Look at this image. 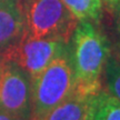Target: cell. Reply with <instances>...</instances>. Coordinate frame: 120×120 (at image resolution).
Masks as SVG:
<instances>
[{"label": "cell", "instance_id": "cell-1", "mask_svg": "<svg viewBox=\"0 0 120 120\" xmlns=\"http://www.w3.org/2000/svg\"><path fill=\"white\" fill-rule=\"evenodd\" d=\"M68 56L75 77V90L94 97L101 90V76L110 56L107 37L94 22L78 21L68 42Z\"/></svg>", "mask_w": 120, "mask_h": 120}, {"label": "cell", "instance_id": "cell-2", "mask_svg": "<svg viewBox=\"0 0 120 120\" xmlns=\"http://www.w3.org/2000/svg\"><path fill=\"white\" fill-rule=\"evenodd\" d=\"M73 91L75 77L67 50L31 77V120H45Z\"/></svg>", "mask_w": 120, "mask_h": 120}, {"label": "cell", "instance_id": "cell-3", "mask_svg": "<svg viewBox=\"0 0 120 120\" xmlns=\"http://www.w3.org/2000/svg\"><path fill=\"white\" fill-rule=\"evenodd\" d=\"M20 4L25 32L34 38L69 42L78 20L62 0H20Z\"/></svg>", "mask_w": 120, "mask_h": 120}, {"label": "cell", "instance_id": "cell-4", "mask_svg": "<svg viewBox=\"0 0 120 120\" xmlns=\"http://www.w3.org/2000/svg\"><path fill=\"white\" fill-rule=\"evenodd\" d=\"M67 50L68 43L60 39L34 38L23 31L17 42L0 55V59L11 61L34 77Z\"/></svg>", "mask_w": 120, "mask_h": 120}, {"label": "cell", "instance_id": "cell-5", "mask_svg": "<svg viewBox=\"0 0 120 120\" xmlns=\"http://www.w3.org/2000/svg\"><path fill=\"white\" fill-rule=\"evenodd\" d=\"M0 109L18 120H31V77L4 59H0Z\"/></svg>", "mask_w": 120, "mask_h": 120}, {"label": "cell", "instance_id": "cell-6", "mask_svg": "<svg viewBox=\"0 0 120 120\" xmlns=\"http://www.w3.org/2000/svg\"><path fill=\"white\" fill-rule=\"evenodd\" d=\"M25 31L20 0L0 2V55L20 39Z\"/></svg>", "mask_w": 120, "mask_h": 120}, {"label": "cell", "instance_id": "cell-7", "mask_svg": "<svg viewBox=\"0 0 120 120\" xmlns=\"http://www.w3.org/2000/svg\"><path fill=\"white\" fill-rule=\"evenodd\" d=\"M94 97L75 90L66 100L51 110L45 120H79L88 111Z\"/></svg>", "mask_w": 120, "mask_h": 120}, {"label": "cell", "instance_id": "cell-8", "mask_svg": "<svg viewBox=\"0 0 120 120\" xmlns=\"http://www.w3.org/2000/svg\"><path fill=\"white\" fill-rule=\"evenodd\" d=\"M91 120H120V100L100 90L91 102Z\"/></svg>", "mask_w": 120, "mask_h": 120}, {"label": "cell", "instance_id": "cell-9", "mask_svg": "<svg viewBox=\"0 0 120 120\" xmlns=\"http://www.w3.org/2000/svg\"><path fill=\"white\" fill-rule=\"evenodd\" d=\"M78 21L98 22L102 17L101 0H62Z\"/></svg>", "mask_w": 120, "mask_h": 120}, {"label": "cell", "instance_id": "cell-10", "mask_svg": "<svg viewBox=\"0 0 120 120\" xmlns=\"http://www.w3.org/2000/svg\"><path fill=\"white\" fill-rule=\"evenodd\" d=\"M105 73L107 91L120 100V50L113 55L110 53L105 67Z\"/></svg>", "mask_w": 120, "mask_h": 120}, {"label": "cell", "instance_id": "cell-11", "mask_svg": "<svg viewBox=\"0 0 120 120\" xmlns=\"http://www.w3.org/2000/svg\"><path fill=\"white\" fill-rule=\"evenodd\" d=\"M101 1H102V4H106V7L110 11H116L120 4V0H101Z\"/></svg>", "mask_w": 120, "mask_h": 120}, {"label": "cell", "instance_id": "cell-12", "mask_svg": "<svg viewBox=\"0 0 120 120\" xmlns=\"http://www.w3.org/2000/svg\"><path fill=\"white\" fill-rule=\"evenodd\" d=\"M117 19H116V31H117V38H118V48L120 50V4L117 8Z\"/></svg>", "mask_w": 120, "mask_h": 120}, {"label": "cell", "instance_id": "cell-13", "mask_svg": "<svg viewBox=\"0 0 120 120\" xmlns=\"http://www.w3.org/2000/svg\"><path fill=\"white\" fill-rule=\"evenodd\" d=\"M0 120H18V119H16L12 116H10L9 113L4 111L2 109H0Z\"/></svg>", "mask_w": 120, "mask_h": 120}, {"label": "cell", "instance_id": "cell-14", "mask_svg": "<svg viewBox=\"0 0 120 120\" xmlns=\"http://www.w3.org/2000/svg\"><path fill=\"white\" fill-rule=\"evenodd\" d=\"M91 102H92V100H91ZM91 115H92V112H91V103H90V107H89V109H88V111H87L79 120H91Z\"/></svg>", "mask_w": 120, "mask_h": 120}, {"label": "cell", "instance_id": "cell-15", "mask_svg": "<svg viewBox=\"0 0 120 120\" xmlns=\"http://www.w3.org/2000/svg\"><path fill=\"white\" fill-rule=\"evenodd\" d=\"M2 1H4V0H0V2H2Z\"/></svg>", "mask_w": 120, "mask_h": 120}]
</instances>
